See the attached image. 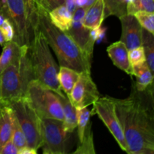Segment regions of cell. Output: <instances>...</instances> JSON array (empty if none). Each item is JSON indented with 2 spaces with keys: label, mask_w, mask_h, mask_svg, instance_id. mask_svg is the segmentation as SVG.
<instances>
[{
  "label": "cell",
  "mask_w": 154,
  "mask_h": 154,
  "mask_svg": "<svg viewBox=\"0 0 154 154\" xmlns=\"http://www.w3.org/2000/svg\"><path fill=\"white\" fill-rule=\"evenodd\" d=\"M80 73L70 68L60 66L58 72V80L62 90L66 94L67 97L75 86V83L79 78Z\"/></svg>",
  "instance_id": "19"
},
{
  "label": "cell",
  "mask_w": 154,
  "mask_h": 154,
  "mask_svg": "<svg viewBox=\"0 0 154 154\" xmlns=\"http://www.w3.org/2000/svg\"><path fill=\"white\" fill-rule=\"evenodd\" d=\"M122 26L120 41L129 51L141 46L142 27L133 14H126L120 17Z\"/></svg>",
  "instance_id": "12"
},
{
  "label": "cell",
  "mask_w": 154,
  "mask_h": 154,
  "mask_svg": "<svg viewBox=\"0 0 154 154\" xmlns=\"http://www.w3.org/2000/svg\"><path fill=\"white\" fill-rule=\"evenodd\" d=\"M133 75L136 77V81H133L135 88L139 91L146 90L153 83V72L150 71L147 63L133 66Z\"/></svg>",
  "instance_id": "18"
},
{
  "label": "cell",
  "mask_w": 154,
  "mask_h": 154,
  "mask_svg": "<svg viewBox=\"0 0 154 154\" xmlns=\"http://www.w3.org/2000/svg\"><path fill=\"white\" fill-rule=\"evenodd\" d=\"M60 104L63 112V126L65 129L69 133H72L77 128L78 123V114L77 109L70 102L69 98L63 95V91L55 92Z\"/></svg>",
  "instance_id": "14"
},
{
  "label": "cell",
  "mask_w": 154,
  "mask_h": 154,
  "mask_svg": "<svg viewBox=\"0 0 154 154\" xmlns=\"http://www.w3.org/2000/svg\"><path fill=\"white\" fill-rule=\"evenodd\" d=\"M11 140L14 144L17 146L18 150L26 146V140L23 132L13 112V131H12Z\"/></svg>",
  "instance_id": "28"
},
{
  "label": "cell",
  "mask_w": 154,
  "mask_h": 154,
  "mask_svg": "<svg viewBox=\"0 0 154 154\" xmlns=\"http://www.w3.org/2000/svg\"><path fill=\"white\" fill-rule=\"evenodd\" d=\"M107 53L114 66L130 76L133 75V69L129 60V50L125 44L118 41L107 48Z\"/></svg>",
  "instance_id": "13"
},
{
  "label": "cell",
  "mask_w": 154,
  "mask_h": 154,
  "mask_svg": "<svg viewBox=\"0 0 154 154\" xmlns=\"http://www.w3.org/2000/svg\"><path fill=\"white\" fill-rule=\"evenodd\" d=\"M0 154H18V148L14 144L11 138L5 144Z\"/></svg>",
  "instance_id": "32"
},
{
  "label": "cell",
  "mask_w": 154,
  "mask_h": 154,
  "mask_svg": "<svg viewBox=\"0 0 154 154\" xmlns=\"http://www.w3.org/2000/svg\"><path fill=\"white\" fill-rule=\"evenodd\" d=\"M23 2L29 24L35 34V32L38 29V26L39 16L38 4L36 0H23Z\"/></svg>",
  "instance_id": "23"
},
{
  "label": "cell",
  "mask_w": 154,
  "mask_h": 154,
  "mask_svg": "<svg viewBox=\"0 0 154 154\" xmlns=\"http://www.w3.org/2000/svg\"><path fill=\"white\" fill-rule=\"evenodd\" d=\"M99 97L100 93L92 79L90 72H84L80 73L79 78L68 98L75 108H79L93 105Z\"/></svg>",
  "instance_id": "10"
},
{
  "label": "cell",
  "mask_w": 154,
  "mask_h": 154,
  "mask_svg": "<svg viewBox=\"0 0 154 154\" xmlns=\"http://www.w3.org/2000/svg\"><path fill=\"white\" fill-rule=\"evenodd\" d=\"M105 5V17L114 15L118 17L127 14L126 0H103Z\"/></svg>",
  "instance_id": "24"
},
{
  "label": "cell",
  "mask_w": 154,
  "mask_h": 154,
  "mask_svg": "<svg viewBox=\"0 0 154 154\" xmlns=\"http://www.w3.org/2000/svg\"><path fill=\"white\" fill-rule=\"evenodd\" d=\"M21 46L14 41L6 42L3 45V50L0 56V74L20 54Z\"/></svg>",
  "instance_id": "20"
},
{
  "label": "cell",
  "mask_w": 154,
  "mask_h": 154,
  "mask_svg": "<svg viewBox=\"0 0 154 154\" xmlns=\"http://www.w3.org/2000/svg\"><path fill=\"white\" fill-rule=\"evenodd\" d=\"M105 18L104 1L96 0L86 10L83 24L87 28L92 29L101 26Z\"/></svg>",
  "instance_id": "15"
},
{
  "label": "cell",
  "mask_w": 154,
  "mask_h": 154,
  "mask_svg": "<svg viewBox=\"0 0 154 154\" xmlns=\"http://www.w3.org/2000/svg\"><path fill=\"white\" fill-rule=\"evenodd\" d=\"M7 5L6 19L11 23L14 30V40L20 46L29 47L35 34L27 20L23 0H5Z\"/></svg>",
  "instance_id": "8"
},
{
  "label": "cell",
  "mask_w": 154,
  "mask_h": 154,
  "mask_svg": "<svg viewBox=\"0 0 154 154\" xmlns=\"http://www.w3.org/2000/svg\"><path fill=\"white\" fill-rule=\"evenodd\" d=\"M28 53L35 79L53 91H63L58 80L60 66L54 60L49 45L39 29L35 32Z\"/></svg>",
  "instance_id": "4"
},
{
  "label": "cell",
  "mask_w": 154,
  "mask_h": 154,
  "mask_svg": "<svg viewBox=\"0 0 154 154\" xmlns=\"http://www.w3.org/2000/svg\"><path fill=\"white\" fill-rule=\"evenodd\" d=\"M29 47L21 46L20 54L0 74V104L8 105L11 102L25 97L27 87L35 79Z\"/></svg>",
  "instance_id": "3"
},
{
  "label": "cell",
  "mask_w": 154,
  "mask_h": 154,
  "mask_svg": "<svg viewBox=\"0 0 154 154\" xmlns=\"http://www.w3.org/2000/svg\"><path fill=\"white\" fill-rule=\"evenodd\" d=\"M18 154H37V150L26 145L18 150Z\"/></svg>",
  "instance_id": "35"
},
{
  "label": "cell",
  "mask_w": 154,
  "mask_h": 154,
  "mask_svg": "<svg viewBox=\"0 0 154 154\" xmlns=\"http://www.w3.org/2000/svg\"><path fill=\"white\" fill-rule=\"evenodd\" d=\"M42 132V152L44 154H66L68 153L69 132L63 122L51 118H41Z\"/></svg>",
  "instance_id": "7"
},
{
  "label": "cell",
  "mask_w": 154,
  "mask_h": 154,
  "mask_svg": "<svg viewBox=\"0 0 154 154\" xmlns=\"http://www.w3.org/2000/svg\"><path fill=\"white\" fill-rule=\"evenodd\" d=\"M127 14H134L137 11L154 13V0H133L126 5Z\"/></svg>",
  "instance_id": "26"
},
{
  "label": "cell",
  "mask_w": 154,
  "mask_h": 154,
  "mask_svg": "<svg viewBox=\"0 0 154 154\" xmlns=\"http://www.w3.org/2000/svg\"><path fill=\"white\" fill-rule=\"evenodd\" d=\"M93 105L92 115L99 116V119L105 123L106 127L114 137L122 150L127 153V145L125 140L123 129L115 111V104L112 97H99Z\"/></svg>",
  "instance_id": "9"
},
{
  "label": "cell",
  "mask_w": 154,
  "mask_h": 154,
  "mask_svg": "<svg viewBox=\"0 0 154 154\" xmlns=\"http://www.w3.org/2000/svg\"><path fill=\"white\" fill-rule=\"evenodd\" d=\"M0 29H1L3 35H4L5 42L14 40V27L13 26H12L11 23L8 20H5L3 23L2 24V26H0Z\"/></svg>",
  "instance_id": "30"
},
{
  "label": "cell",
  "mask_w": 154,
  "mask_h": 154,
  "mask_svg": "<svg viewBox=\"0 0 154 154\" xmlns=\"http://www.w3.org/2000/svg\"><path fill=\"white\" fill-rule=\"evenodd\" d=\"M38 7V29L58 59L60 66L70 68L81 73L90 72L92 58L87 55L69 34L51 22L48 12Z\"/></svg>",
  "instance_id": "2"
},
{
  "label": "cell",
  "mask_w": 154,
  "mask_h": 154,
  "mask_svg": "<svg viewBox=\"0 0 154 154\" xmlns=\"http://www.w3.org/2000/svg\"><path fill=\"white\" fill-rule=\"evenodd\" d=\"M25 98L40 118H51L63 122L61 104L55 92L33 79L29 84Z\"/></svg>",
  "instance_id": "5"
},
{
  "label": "cell",
  "mask_w": 154,
  "mask_h": 154,
  "mask_svg": "<svg viewBox=\"0 0 154 154\" xmlns=\"http://www.w3.org/2000/svg\"><path fill=\"white\" fill-rule=\"evenodd\" d=\"M141 46L145 54L146 63L150 71H154V34L142 29Z\"/></svg>",
  "instance_id": "21"
},
{
  "label": "cell",
  "mask_w": 154,
  "mask_h": 154,
  "mask_svg": "<svg viewBox=\"0 0 154 154\" xmlns=\"http://www.w3.org/2000/svg\"><path fill=\"white\" fill-rule=\"evenodd\" d=\"M87 9L78 7L72 14V23L70 28L66 31L76 42L79 48L90 58H93L95 42L90 37V29L83 24L84 15Z\"/></svg>",
  "instance_id": "11"
},
{
  "label": "cell",
  "mask_w": 154,
  "mask_h": 154,
  "mask_svg": "<svg viewBox=\"0 0 154 154\" xmlns=\"http://www.w3.org/2000/svg\"><path fill=\"white\" fill-rule=\"evenodd\" d=\"M5 43V40L4 35H3L2 32L1 31V29H0V45L3 46Z\"/></svg>",
  "instance_id": "37"
},
{
  "label": "cell",
  "mask_w": 154,
  "mask_h": 154,
  "mask_svg": "<svg viewBox=\"0 0 154 154\" xmlns=\"http://www.w3.org/2000/svg\"><path fill=\"white\" fill-rule=\"evenodd\" d=\"M64 5L66 7V8L69 10V11L71 12L72 14L74 13V11H75V10L77 8L75 0H65Z\"/></svg>",
  "instance_id": "34"
},
{
  "label": "cell",
  "mask_w": 154,
  "mask_h": 154,
  "mask_svg": "<svg viewBox=\"0 0 154 154\" xmlns=\"http://www.w3.org/2000/svg\"><path fill=\"white\" fill-rule=\"evenodd\" d=\"M133 15L143 29L154 34V13L140 11Z\"/></svg>",
  "instance_id": "27"
},
{
  "label": "cell",
  "mask_w": 154,
  "mask_h": 154,
  "mask_svg": "<svg viewBox=\"0 0 154 154\" xmlns=\"http://www.w3.org/2000/svg\"><path fill=\"white\" fill-rule=\"evenodd\" d=\"M13 111L8 105H0V153L5 144L11 138Z\"/></svg>",
  "instance_id": "16"
},
{
  "label": "cell",
  "mask_w": 154,
  "mask_h": 154,
  "mask_svg": "<svg viewBox=\"0 0 154 154\" xmlns=\"http://www.w3.org/2000/svg\"><path fill=\"white\" fill-rule=\"evenodd\" d=\"M96 0H75V3H76L77 8L81 7L87 9Z\"/></svg>",
  "instance_id": "33"
},
{
  "label": "cell",
  "mask_w": 154,
  "mask_h": 154,
  "mask_svg": "<svg viewBox=\"0 0 154 154\" xmlns=\"http://www.w3.org/2000/svg\"><path fill=\"white\" fill-rule=\"evenodd\" d=\"M115 111L123 129L127 153H154L153 83L139 91L132 84L126 99L113 98Z\"/></svg>",
  "instance_id": "1"
},
{
  "label": "cell",
  "mask_w": 154,
  "mask_h": 154,
  "mask_svg": "<svg viewBox=\"0 0 154 154\" xmlns=\"http://www.w3.org/2000/svg\"><path fill=\"white\" fill-rule=\"evenodd\" d=\"M74 154H95L94 141H93V135L92 131L91 123H89L88 126L86 128L84 137L82 140L78 143V146Z\"/></svg>",
  "instance_id": "22"
},
{
  "label": "cell",
  "mask_w": 154,
  "mask_h": 154,
  "mask_svg": "<svg viewBox=\"0 0 154 154\" xmlns=\"http://www.w3.org/2000/svg\"><path fill=\"white\" fill-rule=\"evenodd\" d=\"M105 34H106V28L101 26L100 32H99V38H98V39H97V41H96V42H99H99H102V41L105 39Z\"/></svg>",
  "instance_id": "36"
},
{
  "label": "cell",
  "mask_w": 154,
  "mask_h": 154,
  "mask_svg": "<svg viewBox=\"0 0 154 154\" xmlns=\"http://www.w3.org/2000/svg\"><path fill=\"white\" fill-rule=\"evenodd\" d=\"M51 22L60 29L66 32L70 28L72 23V14L69 11L65 5L58 6L48 12Z\"/></svg>",
  "instance_id": "17"
},
{
  "label": "cell",
  "mask_w": 154,
  "mask_h": 154,
  "mask_svg": "<svg viewBox=\"0 0 154 154\" xmlns=\"http://www.w3.org/2000/svg\"><path fill=\"white\" fill-rule=\"evenodd\" d=\"M0 105H1V104H0Z\"/></svg>",
  "instance_id": "38"
},
{
  "label": "cell",
  "mask_w": 154,
  "mask_h": 154,
  "mask_svg": "<svg viewBox=\"0 0 154 154\" xmlns=\"http://www.w3.org/2000/svg\"><path fill=\"white\" fill-rule=\"evenodd\" d=\"M129 60L132 67L146 63L145 54L142 46L129 51Z\"/></svg>",
  "instance_id": "29"
},
{
  "label": "cell",
  "mask_w": 154,
  "mask_h": 154,
  "mask_svg": "<svg viewBox=\"0 0 154 154\" xmlns=\"http://www.w3.org/2000/svg\"><path fill=\"white\" fill-rule=\"evenodd\" d=\"M38 6H40L49 12L58 6L64 5L65 0H36Z\"/></svg>",
  "instance_id": "31"
},
{
  "label": "cell",
  "mask_w": 154,
  "mask_h": 154,
  "mask_svg": "<svg viewBox=\"0 0 154 154\" xmlns=\"http://www.w3.org/2000/svg\"><path fill=\"white\" fill-rule=\"evenodd\" d=\"M13 111L29 147L38 150L42 145V120L25 97L8 105Z\"/></svg>",
  "instance_id": "6"
},
{
  "label": "cell",
  "mask_w": 154,
  "mask_h": 154,
  "mask_svg": "<svg viewBox=\"0 0 154 154\" xmlns=\"http://www.w3.org/2000/svg\"><path fill=\"white\" fill-rule=\"evenodd\" d=\"M77 114H78V137L79 142L82 140L85 132L86 128L90 123V117L92 115V111L88 108V107H83V108H76Z\"/></svg>",
  "instance_id": "25"
}]
</instances>
